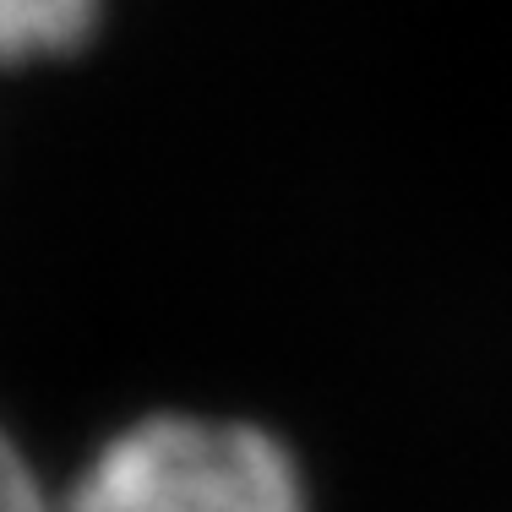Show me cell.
<instances>
[{
	"instance_id": "cell-2",
	"label": "cell",
	"mask_w": 512,
	"mask_h": 512,
	"mask_svg": "<svg viewBox=\"0 0 512 512\" xmlns=\"http://www.w3.org/2000/svg\"><path fill=\"white\" fill-rule=\"evenodd\" d=\"M93 17L99 0H0V60L77 50Z\"/></svg>"
},
{
	"instance_id": "cell-3",
	"label": "cell",
	"mask_w": 512,
	"mask_h": 512,
	"mask_svg": "<svg viewBox=\"0 0 512 512\" xmlns=\"http://www.w3.org/2000/svg\"><path fill=\"white\" fill-rule=\"evenodd\" d=\"M0 512H50L39 496V485H33V474L22 469V458L6 447V436H0Z\"/></svg>"
},
{
	"instance_id": "cell-1",
	"label": "cell",
	"mask_w": 512,
	"mask_h": 512,
	"mask_svg": "<svg viewBox=\"0 0 512 512\" xmlns=\"http://www.w3.org/2000/svg\"><path fill=\"white\" fill-rule=\"evenodd\" d=\"M71 512H300V480L251 425L148 420L104 447Z\"/></svg>"
}]
</instances>
